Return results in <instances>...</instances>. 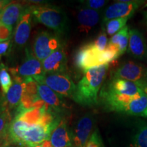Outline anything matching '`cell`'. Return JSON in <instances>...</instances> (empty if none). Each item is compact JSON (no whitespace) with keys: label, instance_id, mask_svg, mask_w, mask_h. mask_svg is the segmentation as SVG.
<instances>
[{"label":"cell","instance_id":"cell-33","mask_svg":"<svg viewBox=\"0 0 147 147\" xmlns=\"http://www.w3.org/2000/svg\"><path fill=\"white\" fill-rule=\"evenodd\" d=\"M35 147H53V146H52V145H51L50 140H46L45 142L42 143L41 144L38 145V146H35Z\"/></svg>","mask_w":147,"mask_h":147},{"label":"cell","instance_id":"cell-1","mask_svg":"<svg viewBox=\"0 0 147 147\" xmlns=\"http://www.w3.org/2000/svg\"><path fill=\"white\" fill-rule=\"evenodd\" d=\"M60 119L46 106L16 113L9 127L8 142L23 147L38 146L49 140Z\"/></svg>","mask_w":147,"mask_h":147},{"label":"cell","instance_id":"cell-4","mask_svg":"<svg viewBox=\"0 0 147 147\" xmlns=\"http://www.w3.org/2000/svg\"><path fill=\"white\" fill-rule=\"evenodd\" d=\"M35 19L56 33L63 34L67 27V19L61 9L51 5H35L29 6Z\"/></svg>","mask_w":147,"mask_h":147},{"label":"cell","instance_id":"cell-10","mask_svg":"<svg viewBox=\"0 0 147 147\" xmlns=\"http://www.w3.org/2000/svg\"><path fill=\"white\" fill-rule=\"evenodd\" d=\"M143 1H118L110 5L104 12V23L115 18H130L142 4Z\"/></svg>","mask_w":147,"mask_h":147},{"label":"cell","instance_id":"cell-2","mask_svg":"<svg viewBox=\"0 0 147 147\" xmlns=\"http://www.w3.org/2000/svg\"><path fill=\"white\" fill-rule=\"evenodd\" d=\"M143 93L144 91L133 82L113 78L101 90L100 97L106 110L120 113L129 101Z\"/></svg>","mask_w":147,"mask_h":147},{"label":"cell","instance_id":"cell-12","mask_svg":"<svg viewBox=\"0 0 147 147\" xmlns=\"http://www.w3.org/2000/svg\"><path fill=\"white\" fill-rule=\"evenodd\" d=\"M38 93L40 100L45 103L46 106L53 113L58 114L67 108L63 102V97L55 93L45 84L37 82Z\"/></svg>","mask_w":147,"mask_h":147},{"label":"cell","instance_id":"cell-15","mask_svg":"<svg viewBox=\"0 0 147 147\" xmlns=\"http://www.w3.org/2000/svg\"><path fill=\"white\" fill-rule=\"evenodd\" d=\"M46 73H63L67 70V57L63 47L55 51L42 61Z\"/></svg>","mask_w":147,"mask_h":147},{"label":"cell","instance_id":"cell-9","mask_svg":"<svg viewBox=\"0 0 147 147\" xmlns=\"http://www.w3.org/2000/svg\"><path fill=\"white\" fill-rule=\"evenodd\" d=\"M61 47L57 35H54L47 31H42L35 38L32 52L34 56L42 62L53 52Z\"/></svg>","mask_w":147,"mask_h":147},{"label":"cell","instance_id":"cell-36","mask_svg":"<svg viewBox=\"0 0 147 147\" xmlns=\"http://www.w3.org/2000/svg\"><path fill=\"white\" fill-rule=\"evenodd\" d=\"M145 19H146V24H147V12L145 13Z\"/></svg>","mask_w":147,"mask_h":147},{"label":"cell","instance_id":"cell-27","mask_svg":"<svg viewBox=\"0 0 147 147\" xmlns=\"http://www.w3.org/2000/svg\"><path fill=\"white\" fill-rule=\"evenodd\" d=\"M86 147H104L98 129L92 133Z\"/></svg>","mask_w":147,"mask_h":147},{"label":"cell","instance_id":"cell-26","mask_svg":"<svg viewBox=\"0 0 147 147\" xmlns=\"http://www.w3.org/2000/svg\"><path fill=\"white\" fill-rule=\"evenodd\" d=\"M92 44L97 50L100 51L105 50L108 45V40L106 32H104V31L101 32L96 39L92 42Z\"/></svg>","mask_w":147,"mask_h":147},{"label":"cell","instance_id":"cell-5","mask_svg":"<svg viewBox=\"0 0 147 147\" xmlns=\"http://www.w3.org/2000/svg\"><path fill=\"white\" fill-rule=\"evenodd\" d=\"M14 80L29 81L34 80L38 82L45 74L42 62L34 56V53L29 49H25V58L18 67L10 69Z\"/></svg>","mask_w":147,"mask_h":147},{"label":"cell","instance_id":"cell-37","mask_svg":"<svg viewBox=\"0 0 147 147\" xmlns=\"http://www.w3.org/2000/svg\"><path fill=\"white\" fill-rule=\"evenodd\" d=\"M10 147H23V146H10Z\"/></svg>","mask_w":147,"mask_h":147},{"label":"cell","instance_id":"cell-31","mask_svg":"<svg viewBox=\"0 0 147 147\" xmlns=\"http://www.w3.org/2000/svg\"><path fill=\"white\" fill-rule=\"evenodd\" d=\"M8 108L5 95L0 93V113Z\"/></svg>","mask_w":147,"mask_h":147},{"label":"cell","instance_id":"cell-13","mask_svg":"<svg viewBox=\"0 0 147 147\" xmlns=\"http://www.w3.org/2000/svg\"><path fill=\"white\" fill-rule=\"evenodd\" d=\"M33 15L29 7L25 8L14 32V42L16 47L22 48L27 44L32 29Z\"/></svg>","mask_w":147,"mask_h":147},{"label":"cell","instance_id":"cell-24","mask_svg":"<svg viewBox=\"0 0 147 147\" xmlns=\"http://www.w3.org/2000/svg\"><path fill=\"white\" fill-rule=\"evenodd\" d=\"M132 143L138 147H147V123H140L138 126Z\"/></svg>","mask_w":147,"mask_h":147},{"label":"cell","instance_id":"cell-21","mask_svg":"<svg viewBox=\"0 0 147 147\" xmlns=\"http://www.w3.org/2000/svg\"><path fill=\"white\" fill-rule=\"evenodd\" d=\"M129 38V29L128 26H125L110 38L108 41V44L117 47L120 55H122L128 49Z\"/></svg>","mask_w":147,"mask_h":147},{"label":"cell","instance_id":"cell-11","mask_svg":"<svg viewBox=\"0 0 147 147\" xmlns=\"http://www.w3.org/2000/svg\"><path fill=\"white\" fill-rule=\"evenodd\" d=\"M93 125L94 118L91 115H86L79 119L71 131L73 147H86Z\"/></svg>","mask_w":147,"mask_h":147},{"label":"cell","instance_id":"cell-35","mask_svg":"<svg viewBox=\"0 0 147 147\" xmlns=\"http://www.w3.org/2000/svg\"><path fill=\"white\" fill-rule=\"evenodd\" d=\"M129 147H138V146H137L136 145L134 144V143H131V144H130L129 146Z\"/></svg>","mask_w":147,"mask_h":147},{"label":"cell","instance_id":"cell-8","mask_svg":"<svg viewBox=\"0 0 147 147\" xmlns=\"http://www.w3.org/2000/svg\"><path fill=\"white\" fill-rule=\"evenodd\" d=\"M74 63L77 68L84 72L93 67L106 65L104 51L97 50L92 42L88 43L77 51L74 57Z\"/></svg>","mask_w":147,"mask_h":147},{"label":"cell","instance_id":"cell-6","mask_svg":"<svg viewBox=\"0 0 147 147\" xmlns=\"http://www.w3.org/2000/svg\"><path fill=\"white\" fill-rule=\"evenodd\" d=\"M113 78L133 82L147 94V67L142 64L134 61L123 63L114 72Z\"/></svg>","mask_w":147,"mask_h":147},{"label":"cell","instance_id":"cell-19","mask_svg":"<svg viewBox=\"0 0 147 147\" xmlns=\"http://www.w3.org/2000/svg\"><path fill=\"white\" fill-rule=\"evenodd\" d=\"M12 86L5 95L7 106L9 110L16 109L21 104L24 92L27 86V82L15 79Z\"/></svg>","mask_w":147,"mask_h":147},{"label":"cell","instance_id":"cell-7","mask_svg":"<svg viewBox=\"0 0 147 147\" xmlns=\"http://www.w3.org/2000/svg\"><path fill=\"white\" fill-rule=\"evenodd\" d=\"M38 83L45 84L61 97L72 98L76 86L68 74L63 73H46Z\"/></svg>","mask_w":147,"mask_h":147},{"label":"cell","instance_id":"cell-3","mask_svg":"<svg viewBox=\"0 0 147 147\" xmlns=\"http://www.w3.org/2000/svg\"><path fill=\"white\" fill-rule=\"evenodd\" d=\"M108 65L93 67L84 72L76 85L72 99L84 106H93L98 102V93L105 80Z\"/></svg>","mask_w":147,"mask_h":147},{"label":"cell","instance_id":"cell-17","mask_svg":"<svg viewBox=\"0 0 147 147\" xmlns=\"http://www.w3.org/2000/svg\"><path fill=\"white\" fill-rule=\"evenodd\" d=\"M25 9L21 3L11 1L0 12V23L13 28L14 25L19 21Z\"/></svg>","mask_w":147,"mask_h":147},{"label":"cell","instance_id":"cell-28","mask_svg":"<svg viewBox=\"0 0 147 147\" xmlns=\"http://www.w3.org/2000/svg\"><path fill=\"white\" fill-rule=\"evenodd\" d=\"M81 2L82 4L85 5L86 8L98 10L103 8L108 1L104 0H87V1H81Z\"/></svg>","mask_w":147,"mask_h":147},{"label":"cell","instance_id":"cell-18","mask_svg":"<svg viewBox=\"0 0 147 147\" xmlns=\"http://www.w3.org/2000/svg\"><path fill=\"white\" fill-rule=\"evenodd\" d=\"M77 18L80 32L88 33L98 23L100 14L98 10L84 8L79 10Z\"/></svg>","mask_w":147,"mask_h":147},{"label":"cell","instance_id":"cell-16","mask_svg":"<svg viewBox=\"0 0 147 147\" xmlns=\"http://www.w3.org/2000/svg\"><path fill=\"white\" fill-rule=\"evenodd\" d=\"M49 140L53 147H71V131H69L65 119H60L59 122L53 130Z\"/></svg>","mask_w":147,"mask_h":147},{"label":"cell","instance_id":"cell-38","mask_svg":"<svg viewBox=\"0 0 147 147\" xmlns=\"http://www.w3.org/2000/svg\"><path fill=\"white\" fill-rule=\"evenodd\" d=\"M71 147H73V146H71Z\"/></svg>","mask_w":147,"mask_h":147},{"label":"cell","instance_id":"cell-14","mask_svg":"<svg viewBox=\"0 0 147 147\" xmlns=\"http://www.w3.org/2000/svg\"><path fill=\"white\" fill-rule=\"evenodd\" d=\"M128 52L137 59L147 61V43L138 29L129 30Z\"/></svg>","mask_w":147,"mask_h":147},{"label":"cell","instance_id":"cell-23","mask_svg":"<svg viewBox=\"0 0 147 147\" xmlns=\"http://www.w3.org/2000/svg\"><path fill=\"white\" fill-rule=\"evenodd\" d=\"M129 18H115L107 21L105 24L106 34L109 36H114L123 27L126 26Z\"/></svg>","mask_w":147,"mask_h":147},{"label":"cell","instance_id":"cell-29","mask_svg":"<svg viewBox=\"0 0 147 147\" xmlns=\"http://www.w3.org/2000/svg\"><path fill=\"white\" fill-rule=\"evenodd\" d=\"M12 28L0 23V42L7 41L12 38Z\"/></svg>","mask_w":147,"mask_h":147},{"label":"cell","instance_id":"cell-34","mask_svg":"<svg viewBox=\"0 0 147 147\" xmlns=\"http://www.w3.org/2000/svg\"><path fill=\"white\" fill-rule=\"evenodd\" d=\"M10 146L11 145L8 141H5V142L0 143V147H10Z\"/></svg>","mask_w":147,"mask_h":147},{"label":"cell","instance_id":"cell-22","mask_svg":"<svg viewBox=\"0 0 147 147\" xmlns=\"http://www.w3.org/2000/svg\"><path fill=\"white\" fill-rule=\"evenodd\" d=\"M12 120V115L8 108L0 113V143L8 141V129Z\"/></svg>","mask_w":147,"mask_h":147},{"label":"cell","instance_id":"cell-30","mask_svg":"<svg viewBox=\"0 0 147 147\" xmlns=\"http://www.w3.org/2000/svg\"><path fill=\"white\" fill-rule=\"evenodd\" d=\"M12 45L11 40L0 42V60L3 56L8 55L10 52Z\"/></svg>","mask_w":147,"mask_h":147},{"label":"cell","instance_id":"cell-20","mask_svg":"<svg viewBox=\"0 0 147 147\" xmlns=\"http://www.w3.org/2000/svg\"><path fill=\"white\" fill-rule=\"evenodd\" d=\"M122 114L147 118V94L143 93L141 96L129 101L121 110Z\"/></svg>","mask_w":147,"mask_h":147},{"label":"cell","instance_id":"cell-25","mask_svg":"<svg viewBox=\"0 0 147 147\" xmlns=\"http://www.w3.org/2000/svg\"><path fill=\"white\" fill-rule=\"evenodd\" d=\"M12 84V78L7 68L2 63H0V87L3 95H6Z\"/></svg>","mask_w":147,"mask_h":147},{"label":"cell","instance_id":"cell-32","mask_svg":"<svg viewBox=\"0 0 147 147\" xmlns=\"http://www.w3.org/2000/svg\"><path fill=\"white\" fill-rule=\"evenodd\" d=\"M11 1H8V0H0V12Z\"/></svg>","mask_w":147,"mask_h":147}]
</instances>
